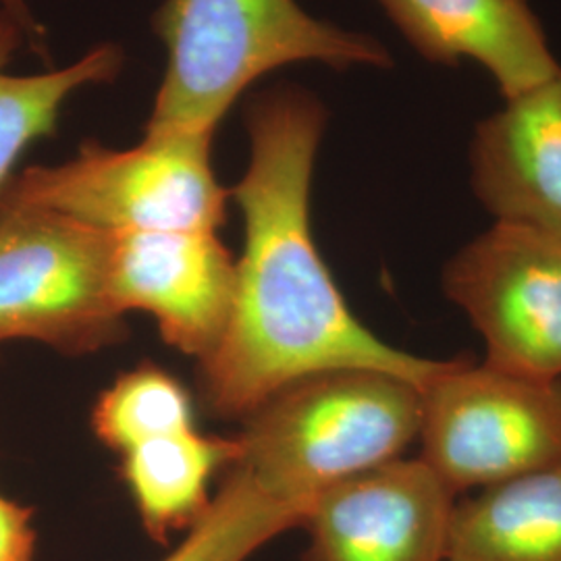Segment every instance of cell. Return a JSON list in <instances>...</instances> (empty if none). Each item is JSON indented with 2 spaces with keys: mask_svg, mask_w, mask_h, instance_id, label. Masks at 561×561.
Segmentation results:
<instances>
[{
  "mask_svg": "<svg viewBox=\"0 0 561 561\" xmlns=\"http://www.w3.org/2000/svg\"><path fill=\"white\" fill-rule=\"evenodd\" d=\"M327 108L296 85L250 101V162L231 192L243 254L229 327L201 364V391L221 419L243 421L280 387L335 368H373L424 389L449 360L424 358L362 324L322 261L310 194Z\"/></svg>",
  "mask_w": 561,
  "mask_h": 561,
  "instance_id": "obj_1",
  "label": "cell"
},
{
  "mask_svg": "<svg viewBox=\"0 0 561 561\" xmlns=\"http://www.w3.org/2000/svg\"><path fill=\"white\" fill-rule=\"evenodd\" d=\"M154 32L167 69L146 134L215 136L254 81L287 65L340 71L393 65L377 38L317 20L296 0H164Z\"/></svg>",
  "mask_w": 561,
  "mask_h": 561,
  "instance_id": "obj_2",
  "label": "cell"
},
{
  "mask_svg": "<svg viewBox=\"0 0 561 561\" xmlns=\"http://www.w3.org/2000/svg\"><path fill=\"white\" fill-rule=\"evenodd\" d=\"M422 389L373 368H335L289 382L243 419L238 461L308 516L324 491L419 442Z\"/></svg>",
  "mask_w": 561,
  "mask_h": 561,
  "instance_id": "obj_3",
  "label": "cell"
},
{
  "mask_svg": "<svg viewBox=\"0 0 561 561\" xmlns=\"http://www.w3.org/2000/svg\"><path fill=\"white\" fill-rule=\"evenodd\" d=\"M227 202L213 136L185 131L146 134L125 150L85 141L76 159L30 167L0 190V206L41 208L104 233L219 231Z\"/></svg>",
  "mask_w": 561,
  "mask_h": 561,
  "instance_id": "obj_4",
  "label": "cell"
},
{
  "mask_svg": "<svg viewBox=\"0 0 561 561\" xmlns=\"http://www.w3.org/2000/svg\"><path fill=\"white\" fill-rule=\"evenodd\" d=\"M421 458L456 495L561 463V379L451 358L422 389Z\"/></svg>",
  "mask_w": 561,
  "mask_h": 561,
  "instance_id": "obj_5",
  "label": "cell"
},
{
  "mask_svg": "<svg viewBox=\"0 0 561 561\" xmlns=\"http://www.w3.org/2000/svg\"><path fill=\"white\" fill-rule=\"evenodd\" d=\"M111 233L41 208L0 206V343L94 354L125 337L108 291Z\"/></svg>",
  "mask_w": 561,
  "mask_h": 561,
  "instance_id": "obj_6",
  "label": "cell"
},
{
  "mask_svg": "<svg viewBox=\"0 0 561 561\" xmlns=\"http://www.w3.org/2000/svg\"><path fill=\"white\" fill-rule=\"evenodd\" d=\"M443 294L484 341V362L561 379V233L495 221L443 266Z\"/></svg>",
  "mask_w": 561,
  "mask_h": 561,
  "instance_id": "obj_7",
  "label": "cell"
},
{
  "mask_svg": "<svg viewBox=\"0 0 561 561\" xmlns=\"http://www.w3.org/2000/svg\"><path fill=\"white\" fill-rule=\"evenodd\" d=\"M238 261L217 231L169 229L111 233L108 291L119 312H146L162 340L198 364L229 327Z\"/></svg>",
  "mask_w": 561,
  "mask_h": 561,
  "instance_id": "obj_8",
  "label": "cell"
},
{
  "mask_svg": "<svg viewBox=\"0 0 561 561\" xmlns=\"http://www.w3.org/2000/svg\"><path fill=\"white\" fill-rule=\"evenodd\" d=\"M458 495L421 458H398L324 491L301 528L306 561H445Z\"/></svg>",
  "mask_w": 561,
  "mask_h": 561,
  "instance_id": "obj_9",
  "label": "cell"
},
{
  "mask_svg": "<svg viewBox=\"0 0 561 561\" xmlns=\"http://www.w3.org/2000/svg\"><path fill=\"white\" fill-rule=\"evenodd\" d=\"M470 183L495 221L561 233V69L479 123Z\"/></svg>",
  "mask_w": 561,
  "mask_h": 561,
  "instance_id": "obj_10",
  "label": "cell"
},
{
  "mask_svg": "<svg viewBox=\"0 0 561 561\" xmlns=\"http://www.w3.org/2000/svg\"><path fill=\"white\" fill-rule=\"evenodd\" d=\"M422 57L435 65L470 60L514 99L553 78V57L542 25L526 0H377Z\"/></svg>",
  "mask_w": 561,
  "mask_h": 561,
  "instance_id": "obj_11",
  "label": "cell"
},
{
  "mask_svg": "<svg viewBox=\"0 0 561 561\" xmlns=\"http://www.w3.org/2000/svg\"><path fill=\"white\" fill-rule=\"evenodd\" d=\"M445 561H561V463L456 502Z\"/></svg>",
  "mask_w": 561,
  "mask_h": 561,
  "instance_id": "obj_12",
  "label": "cell"
},
{
  "mask_svg": "<svg viewBox=\"0 0 561 561\" xmlns=\"http://www.w3.org/2000/svg\"><path fill=\"white\" fill-rule=\"evenodd\" d=\"M238 439L204 435L196 426L140 443L121 454V479L146 535L167 542L190 530L208 512L210 484L236 466Z\"/></svg>",
  "mask_w": 561,
  "mask_h": 561,
  "instance_id": "obj_13",
  "label": "cell"
},
{
  "mask_svg": "<svg viewBox=\"0 0 561 561\" xmlns=\"http://www.w3.org/2000/svg\"><path fill=\"white\" fill-rule=\"evenodd\" d=\"M23 41L20 23L0 9V190L13 178L21 154L34 141L55 134L69 96L85 85L117 80L125 62L119 46L102 44L65 69L11 76L4 67Z\"/></svg>",
  "mask_w": 561,
  "mask_h": 561,
  "instance_id": "obj_14",
  "label": "cell"
},
{
  "mask_svg": "<svg viewBox=\"0 0 561 561\" xmlns=\"http://www.w3.org/2000/svg\"><path fill=\"white\" fill-rule=\"evenodd\" d=\"M306 512L271 495L240 463L227 470L208 512L162 561H250L264 545L301 528Z\"/></svg>",
  "mask_w": 561,
  "mask_h": 561,
  "instance_id": "obj_15",
  "label": "cell"
},
{
  "mask_svg": "<svg viewBox=\"0 0 561 561\" xmlns=\"http://www.w3.org/2000/svg\"><path fill=\"white\" fill-rule=\"evenodd\" d=\"M194 426L187 389L161 366L141 364L104 389L92 410L94 435L117 454Z\"/></svg>",
  "mask_w": 561,
  "mask_h": 561,
  "instance_id": "obj_16",
  "label": "cell"
},
{
  "mask_svg": "<svg viewBox=\"0 0 561 561\" xmlns=\"http://www.w3.org/2000/svg\"><path fill=\"white\" fill-rule=\"evenodd\" d=\"M34 510L0 495V561H34Z\"/></svg>",
  "mask_w": 561,
  "mask_h": 561,
  "instance_id": "obj_17",
  "label": "cell"
},
{
  "mask_svg": "<svg viewBox=\"0 0 561 561\" xmlns=\"http://www.w3.org/2000/svg\"><path fill=\"white\" fill-rule=\"evenodd\" d=\"M0 9L7 11L13 20L20 23V27L25 34V41L30 42L32 48H36V53L46 59L48 53H46V42H44V30L36 18L32 15L27 0H0Z\"/></svg>",
  "mask_w": 561,
  "mask_h": 561,
  "instance_id": "obj_18",
  "label": "cell"
}]
</instances>
